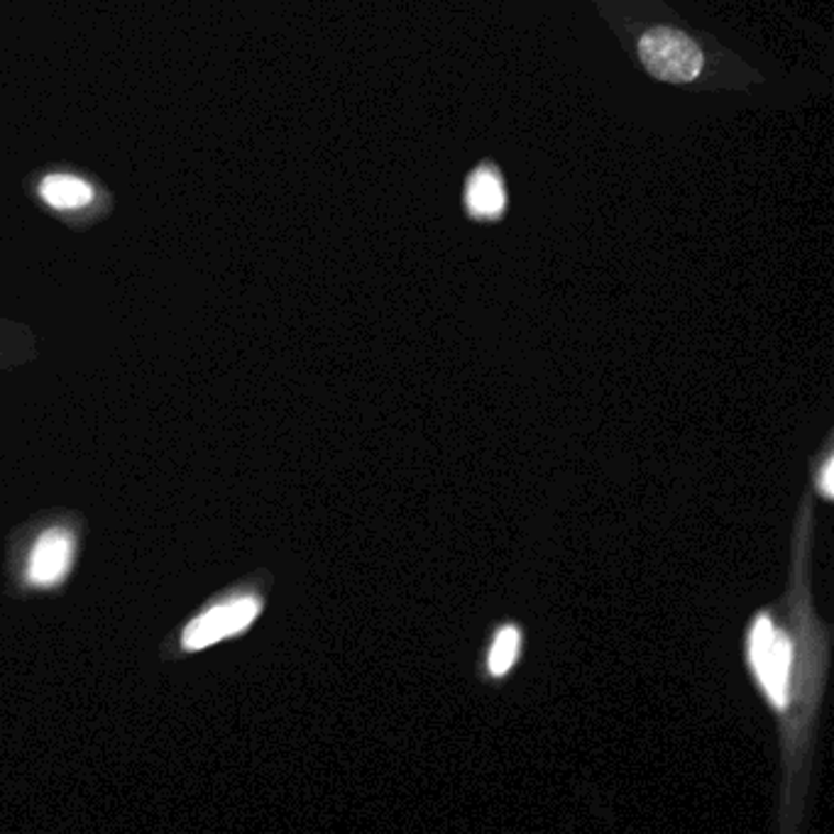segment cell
Masks as SVG:
<instances>
[{"mask_svg": "<svg viewBox=\"0 0 834 834\" xmlns=\"http://www.w3.org/2000/svg\"><path fill=\"white\" fill-rule=\"evenodd\" d=\"M803 588L798 560V580L793 576L786 598V620L774 607L756 614L746 632V664L754 682L783 720L788 776L798 774V758L810 740L827 666V638L810 610Z\"/></svg>", "mask_w": 834, "mask_h": 834, "instance_id": "1", "label": "cell"}, {"mask_svg": "<svg viewBox=\"0 0 834 834\" xmlns=\"http://www.w3.org/2000/svg\"><path fill=\"white\" fill-rule=\"evenodd\" d=\"M648 74L668 84L696 81L702 71V52L686 32L674 27H654L638 42Z\"/></svg>", "mask_w": 834, "mask_h": 834, "instance_id": "2", "label": "cell"}, {"mask_svg": "<svg viewBox=\"0 0 834 834\" xmlns=\"http://www.w3.org/2000/svg\"><path fill=\"white\" fill-rule=\"evenodd\" d=\"M259 610H263V602L253 594L215 604L184 626L181 648L184 652H203L227 636L241 634L257 620Z\"/></svg>", "mask_w": 834, "mask_h": 834, "instance_id": "3", "label": "cell"}, {"mask_svg": "<svg viewBox=\"0 0 834 834\" xmlns=\"http://www.w3.org/2000/svg\"><path fill=\"white\" fill-rule=\"evenodd\" d=\"M71 556H74V538L67 529L62 526H52L45 534L37 538L35 548L30 554L27 563V578L32 585H42V588H49V585H57L71 566Z\"/></svg>", "mask_w": 834, "mask_h": 834, "instance_id": "4", "label": "cell"}, {"mask_svg": "<svg viewBox=\"0 0 834 834\" xmlns=\"http://www.w3.org/2000/svg\"><path fill=\"white\" fill-rule=\"evenodd\" d=\"M40 199L54 211H81L96 201V189L76 175H47L40 181Z\"/></svg>", "mask_w": 834, "mask_h": 834, "instance_id": "5", "label": "cell"}, {"mask_svg": "<svg viewBox=\"0 0 834 834\" xmlns=\"http://www.w3.org/2000/svg\"><path fill=\"white\" fill-rule=\"evenodd\" d=\"M468 205L475 215H497L504 211V189L494 171H475L468 184Z\"/></svg>", "mask_w": 834, "mask_h": 834, "instance_id": "6", "label": "cell"}, {"mask_svg": "<svg viewBox=\"0 0 834 834\" xmlns=\"http://www.w3.org/2000/svg\"><path fill=\"white\" fill-rule=\"evenodd\" d=\"M522 648V632L514 624H504L497 630L494 642L490 646V656H487V670L492 678H502L509 674V668L514 666Z\"/></svg>", "mask_w": 834, "mask_h": 834, "instance_id": "7", "label": "cell"}, {"mask_svg": "<svg viewBox=\"0 0 834 834\" xmlns=\"http://www.w3.org/2000/svg\"><path fill=\"white\" fill-rule=\"evenodd\" d=\"M815 490L825 497V500H832V453L830 451H825V455H822V460H820Z\"/></svg>", "mask_w": 834, "mask_h": 834, "instance_id": "8", "label": "cell"}]
</instances>
